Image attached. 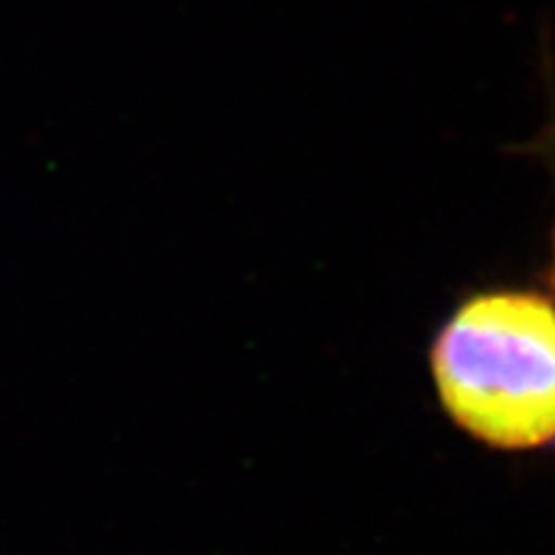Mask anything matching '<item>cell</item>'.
I'll return each mask as SVG.
<instances>
[{
  "instance_id": "6da1fadb",
  "label": "cell",
  "mask_w": 555,
  "mask_h": 555,
  "mask_svg": "<svg viewBox=\"0 0 555 555\" xmlns=\"http://www.w3.org/2000/svg\"><path fill=\"white\" fill-rule=\"evenodd\" d=\"M437 404L457 433L496 453L555 446V296L470 291L429 343Z\"/></svg>"
},
{
  "instance_id": "7a4b0ae2",
  "label": "cell",
  "mask_w": 555,
  "mask_h": 555,
  "mask_svg": "<svg viewBox=\"0 0 555 555\" xmlns=\"http://www.w3.org/2000/svg\"><path fill=\"white\" fill-rule=\"evenodd\" d=\"M532 155H538L543 168L547 170L553 183V196H555V101H551V119H547L543 134H540L535 142L530 144ZM543 278L551 288V296H555V208H553V221L551 232H547V262L543 270Z\"/></svg>"
}]
</instances>
